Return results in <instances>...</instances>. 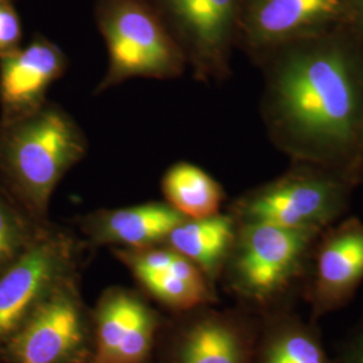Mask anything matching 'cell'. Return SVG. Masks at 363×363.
<instances>
[{"label":"cell","mask_w":363,"mask_h":363,"mask_svg":"<svg viewBox=\"0 0 363 363\" xmlns=\"http://www.w3.org/2000/svg\"><path fill=\"white\" fill-rule=\"evenodd\" d=\"M268 111L281 140L318 162L347 155L361 140L363 72L334 40L300 45L273 69Z\"/></svg>","instance_id":"cell-1"},{"label":"cell","mask_w":363,"mask_h":363,"mask_svg":"<svg viewBox=\"0 0 363 363\" xmlns=\"http://www.w3.org/2000/svg\"><path fill=\"white\" fill-rule=\"evenodd\" d=\"M86 152L77 123L45 103L21 116L0 120V193L38 228L50 225L57 184Z\"/></svg>","instance_id":"cell-2"},{"label":"cell","mask_w":363,"mask_h":363,"mask_svg":"<svg viewBox=\"0 0 363 363\" xmlns=\"http://www.w3.org/2000/svg\"><path fill=\"white\" fill-rule=\"evenodd\" d=\"M322 232L238 222L232 252L220 274L226 291L240 307L257 316L294 307L303 295Z\"/></svg>","instance_id":"cell-3"},{"label":"cell","mask_w":363,"mask_h":363,"mask_svg":"<svg viewBox=\"0 0 363 363\" xmlns=\"http://www.w3.org/2000/svg\"><path fill=\"white\" fill-rule=\"evenodd\" d=\"M93 311L81 294L78 269L64 276L0 347L4 363H86Z\"/></svg>","instance_id":"cell-4"},{"label":"cell","mask_w":363,"mask_h":363,"mask_svg":"<svg viewBox=\"0 0 363 363\" xmlns=\"http://www.w3.org/2000/svg\"><path fill=\"white\" fill-rule=\"evenodd\" d=\"M109 66L97 91L132 77H178L186 65L178 42L142 0H105L100 13Z\"/></svg>","instance_id":"cell-5"},{"label":"cell","mask_w":363,"mask_h":363,"mask_svg":"<svg viewBox=\"0 0 363 363\" xmlns=\"http://www.w3.org/2000/svg\"><path fill=\"white\" fill-rule=\"evenodd\" d=\"M211 306L162 323L150 363H252L259 318L242 307Z\"/></svg>","instance_id":"cell-6"},{"label":"cell","mask_w":363,"mask_h":363,"mask_svg":"<svg viewBox=\"0 0 363 363\" xmlns=\"http://www.w3.org/2000/svg\"><path fill=\"white\" fill-rule=\"evenodd\" d=\"M347 199L349 187L342 179L301 171L245 195L232 214L238 222L325 230L343 214Z\"/></svg>","instance_id":"cell-7"},{"label":"cell","mask_w":363,"mask_h":363,"mask_svg":"<svg viewBox=\"0 0 363 363\" xmlns=\"http://www.w3.org/2000/svg\"><path fill=\"white\" fill-rule=\"evenodd\" d=\"M77 238L52 223L31 247L0 274V347L23 325L28 315L67 273L79 267Z\"/></svg>","instance_id":"cell-8"},{"label":"cell","mask_w":363,"mask_h":363,"mask_svg":"<svg viewBox=\"0 0 363 363\" xmlns=\"http://www.w3.org/2000/svg\"><path fill=\"white\" fill-rule=\"evenodd\" d=\"M162 323L138 292L108 288L93 310V347L86 363H150Z\"/></svg>","instance_id":"cell-9"},{"label":"cell","mask_w":363,"mask_h":363,"mask_svg":"<svg viewBox=\"0 0 363 363\" xmlns=\"http://www.w3.org/2000/svg\"><path fill=\"white\" fill-rule=\"evenodd\" d=\"M363 283V222L350 218L318 237L301 298L312 320L350 303Z\"/></svg>","instance_id":"cell-10"},{"label":"cell","mask_w":363,"mask_h":363,"mask_svg":"<svg viewBox=\"0 0 363 363\" xmlns=\"http://www.w3.org/2000/svg\"><path fill=\"white\" fill-rule=\"evenodd\" d=\"M160 4L178 31V45L196 77H222L228 72L242 0H160Z\"/></svg>","instance_id":"cell-11"},{"label":"cell","mask_w":363,"mask_h":363,"mask_svg":"<svg viewBox=\"0 0 363 363\" xmlns=\"http://www.w3.org/2000/svg\"><path fill=\"white\" fill-rule=\"evenodd\" d=\"M113 253L133 274L144 292L172 313L217 304L216 286L194 262L171 247H115Z\"/></svg>","instance_id":"cell-12"},{"label":"cell","mask_w":363,"mask_h":363,"mask_svg":"<svg viewBox=\"0 0 363 363\" xmlns=\"http://www.w3.org/2000/svg\"><path fill=\"white\" fill-rule=\"evenodd\" d=\"M350 11V0H242L238 25L261 50L313 39Z\"/></svg>","instance_id":"cell-13"},{"label":"cell","mask_w":363,"mask_h":363,"mask_svg":"<svg viewBox=\"0 0 363 363\" xmlns=\"http://www.w3.org/2000/svg\"><path fill=\"white\" fill-rule=\"evenodd\" d=\"M66 57L42 37L0 57L1 118L21 116L46 103V91L64 74Z\"/></svg>","instance_id":"cell-14"},{"label":"cell","mask_w":363,"mask_h":363,"mask_svg":"<svg viewBox=\"0 0 363 363\" xmlns=\"http://www.w3.org/2000/svg\"><path fill=\"white\" fill-rule=\"evenodd\" d=\"M183 220L167 202H150L89 213L79 220V230L93 247L135 249L163 244Z\"/></svg>","instance_id":"cell-15"},{"label":"cell","mask_w":363,"mask_h":363,"mask_svg":"<svg viewBox=\"0 0 363 363\" xmlns=\"http://www.w3.org/2000/svg\"><path fill=\"white\" fill-rule=\"evenodd\" d=\"M252 363H333L315 320L303 319L295 307L259 316Z\"/></svg>","instance_id":"cell-16"},{"label":"cell","mask_w":363,"mask_h":363,"mask_svg":"<svg viewBox=\"0 0 363 363\" xmlns=\"http://www.w3.org/2000/svg\"><path fill=\"white\" fill-rule=\"evenodd\" d=\"M237 228L233 214L186 218L169 232L163 244L194 262L216 286L232 252Z\"/></svg>","instance_id":"cell-17"},{"label":"cell","mask_w":363,"mask_h":363,"mask_svg":"<svg viewBox=\"0 0 363 363\" xmlns=\"http://www.w3.org/2000/svg\"><path fill=\"white\" fill-rule=\"evenodd\" d=\"M162 191L169 206L187 220L218 214L225 199L218 182L206 171L186 162L167 169L162 181Z\"/></svg>","instance_id":"cell-18"},{"label":"cell","mask_w":363,"mask_h":363,"mask_svg":"<svg viewBox=\"0 0 363 363\" xmlns=\"http://www.w3.org/2000/svg\"><path fill=\"white\" fill-rule=\"evenodd\" d=\"M48 226H35L0 193V274L31 247Z\"/></svg>","instance_id":"cell-19"},{"label":"cell","mask_w":363,"mask_h":363,"mask_svg":"<svg viewBox=\"0 0 363 363\" xmlns=\"http://www.w3.org/2000/svg\"><path fill=\"white\" fill-rule=\"evenodd\" d=\"M22 27L10 0H0V57L19 48Z\"/></svg>","instance_id":"cell-20"},{"label":"cell","mask_w":363,"mask_h":363,"mask_svg":"<svg viewBox=\"0 0 363 363\" xmlns=\"http://www.w3.org/2000/svg\"><path fill=\"white\" fill-rule=\"evenodd\" d=\"M340 363H363V319L345 342L340 351Z\"/></svg>","instance_id":"cell-21"},{"label":"cell","mask_w":363,"mask_h":363,"mask_svg":"<svg viewBox=\"0 0 363 363\" xmlns=\"http://www.w3.org/2000/svg\"><path fill=\"white\" fill-rule=\"evenodd\" d=\"M351 11L358 16L361 25L363 26V0H350Z\"/></svg>","instance_id":"cell-22"},{"label":"cell","mask_w":363,"mask_h":363,"mask_svg":"<svg viewBox=\"0 0 363 363\" xmlns=\"http://www.w3.org/2000/svg\"><path fill=\"white\" fill-rule=\"evenodd\" d=\"M361 142H362V145H363V123H362V133H361Z\"/></svg>","instance_id":"cell-23"}]
</instances>
